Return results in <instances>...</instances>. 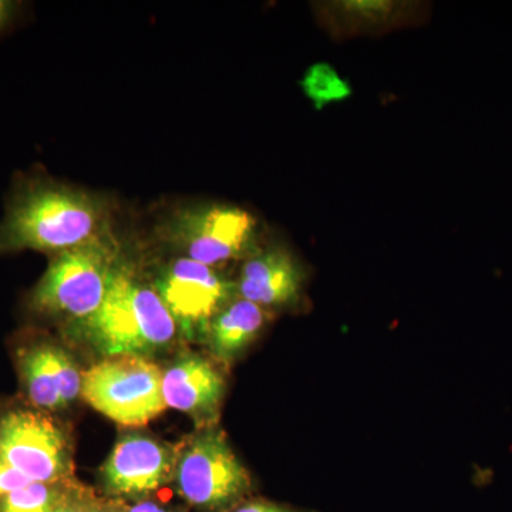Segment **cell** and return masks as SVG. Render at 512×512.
Listing matches in <instances>:
<instances>
[{"label":"cell","mask_w":512,"mask_h":512,"mask_svg":"<svg viewBox=\"0 0 512 512\" xmlns=\"http://www.w3.org/2000/svg\"><path fill=\"white\" fill-rule=\"evenodd\" d=\"M107 217L104 201L90 192L43 175L19 178L0 221V255L69 251L109 232Z\"/></svg>","instance_id":"obj_1"},{"label":"cell","mask_w":512,"mask_h":512,"mask_svg":"<svg viewBox=\"0 0 512 512\" xmlns=\"http://www.w3.org/2000/svg\"><path fill=\"white\" fill-rule=\"evenodd\" d=\"M72 328L104 359H150L170 348L180 336L173 316L151 282L144 281L121 259L99 311L83 322L73 323Z\"/></svg>","instance_id":"obj_2"},{"label":"cell","mask_w":512,"mask_h":512,"mask_svg":"<svg viewBox=\"0 0 512 512\" xmlns=\"http://www.w3.org/2000/svg\"><path fill=\"white\" fill-rule=\"evenodd\" d=\"M120 259L119 245L109 232L60 252L30 293V309L67 319L70 325L89 319L106 298Z\"/></svg>","instance_id":"obj_3"},{"label":"cell","mask_w":512,"mask_h":512,"mask_svg":"<svg viewBox=\"0 0 512 512\" xmlns=\"http://www.w3.org/2000/svg\"><path fill=\"white\" fill-rule=\"evenodd\" d=\"M174 484L202 512H231L252 491L251 473L217 426L200 429L178 446Z\"/></svg>","instance_id":"obj_4"},{"label":"cell","mask_w":512,"mask_h":512,"mask_svg":"<svg viewBox=\"0 0 512 512\" xmlns=\"http://www.w3.org/2000/svg\"><path fill=\"white\" fill-rule=\"evenodd\" d=\"M82 397L121 426L143 427L167 409L163 370L148 357H106L83 373Z\"/></svg>","instance_id":"obj_5"},{"label":"cell","mask_w":512,"mask_h":512,"mask_svg":"<svg viewBox=\"0 0 512 512\" xmlns=\"http://www.w3.org/2000/svg\"><path fill=\"white\" fill-rule=\"evenodd\" d=\"M256 234L258 222L251 212L224 204L184 208L164 227L175 251L214 269L254 254Z\"/></svg>","instance_id":"obj_6"},{"label":"cell","mask_w":512,"mask_h":512,"mask_svg":"<svg viewBox=\"0 0 512 512\" xmlns=\"http://www.w3.org/2000/svg\"><path fill=\"white\" fill-rule=\"evenodd\" d=\"M151 285L173 316L181 338L195 343L205 342L212 319L238 296L235 281L184 256L161 266Z\"/></svg>","instance_id":"obj_7"},{"label":"cell","mask_w":512,"mask_h":512,"mask_svg":"<svg viewBox=\"0 0 512 512\" xmlns=\"http://www.w3.org/2000/svg\"><path fill=\"white\" fill-rule=\"evenodd\" d=\"M0 458L32 483L73 481L69 436L45 413L15 410L2 417Z\"/></svg>","instance_id":"obj_8"},{"label":"cell","mask_w":512,"mask_h":512,"mask_svg":"<svg viewBox=\"0 0 512 512\" xmlns=\"http://www.w3.org/2000/svg\"><path fill=\"white\" fill-rule=\"evenodd\" d=\"M178 446H168L146 434H127L101 467V483L116 498L143 501L174 481Z\"/></svg>","instance_id":"obj_9"},{"label":"cell","mask_w":512,"mask_h":512,"mask_svg":"<svg viewBox=\"0 0 512 512\" xmlns=\"http://www.w3.org/2000/svg\"><path fill=\"white\" fill-rule=\"evenodd\" d=\"M225 392L224 375L197 353H185L163 370L165 404L188 414L198 429L217 426Z\"/></svg>","instance_id":"obj_10"},{"label":"cell","mask_w":512,"mask_h":512,"mask_svg":"<svg viewBox=\"0 0 512 512\" xmlns=\"http://www.w3.org/2000/svg\"><path fill=\"white\" fill-rule=\"evenodd\" d=\"M306 274L296 256L285 247L256 249L242 264L235 284L239 298L261 308H289L301 301Z\"/></svg>","instance_id":"obj_11"},{"label":"cell","mask_w":512,"mask_h":512,"mask_svg":"<svg viewBox=\"0 0 512 512\" xmlns=\"http://www.w3.org/2000/svg\"><path fill=\"white\" fill-rule=\"evenodd\" d=\"M20 376L30 402L45 412L66 409L82 396L83 375L72 357L53 343H37L22 353Z\"/></svg>","instance_id":"obj_12"},{"label":"cell","mask_w":512,"mask_h":512,"mask_svg":"<svg viewBox=\"0 0 512 512\" xmlns=\"http://www.w3.org/2000/svg\"><path fill=\"white\" fill-rule=\"evenodd\" d=\"M268 322V311L237 296L212 319L204 345L220 362H235L258 338Z\"/></svg>","instance_id":"obj_13"},{"label":"cell","mask_w":512,"mask_h":512,"mask_svg":"<svg viewBox=\"0 0 512 512\" xmlns=\"http://www.w3.org/2000/svg\"><path fill=\"white\" fill-rule=\"evenodd\" d=\"M80 487L67 483H30L0 498V512H55Z\"/></svg>","instance_id":"obj_14"},{"label":"cell","mask_w":512,"mask_h":512,"mask_svg":"<svg viewBox=\"0 0 512 512\" xmlns=\"http://www.w3.org/2000/svg\"><path fill=\"white\" fill-rule=\"evenodd\" d=\"M301 86L315 109L339 103L352 96V87L328 63H315L306 70Z\"/></svg>","instance_id":"obj_15"},{"label":"cell","mask_w":512,"mask_h":512,"mask_svg":"<svg viewBox=\"0 0 512 512\" xmlns=\"http://www.w3.org/2000/svg\"><path fill=\"white\" fill-rule=\"evenodd\" d=\"M101 505H103V501L100 498L80 485L72 497L60 505L55 512H99Z\"/></svg>","instance_id":"obj_16"},{"label":"cell","mask_w":512,"mask_h":512,"mask_svg":"<svg viewBox=\"0 0 512 512\" xmlns=\"http://www.w3.org/2000/svg\"><path fill=\"white\" fill-rule=\"evenodd\" d=\"M30 483L32 481L28 477L23 476L16 468L0 458V498L6 497V495Z\"/></svg>","instance_id":"obj_17"},{"label":"cell","mask_w":512,"mask_h":512,"mask_svg":"<svg viewBox=\"0 0 512 512\" xmlns=\"http://www.w3.org/2000/svg\"><path fill=\"white\" fill-rule=\"evenodd\" d=\"M231 512H316L306 510V508L292 507V505L274 503V501L264 500V498H252L245 500Z\"/></svg>","instance_id":"obj_18"},{"label":"cell","mask_w":512,"mask_h":512,"mask_svg":"<svg viewBox=\"0 0 512 512\" xmlns=\"http://www.w3.org/2000/svg\"><path fill=\"white\" fill-rule=\"evenodd\" d=\"M16 10H18V3L0 0V32L8 28L9 23L15 18Z\"/></svg>","instance_id":"obj_19"},{"label":"cell","mask_w":512,"mask_h":512,"mask_svg":"<svg viewBox=\"0 0 512 512\" xmlns=\"http://www.w3.org/2000/svg\"><path fill=\"white\" fill-rule=\"evenodd\" d=\"M124 512H167L160 504L153 503V501H138L133 507L124 508Z\"/></svg>","instance_id":"obj_20"},{"label":"cell","mask_w":512,"mask_h":512,"mask_svg":"<svg viewBox=\"0 0 512 512\" xmlns=\"http://www.w3.org/2000/svg\"><path fill=\"white\" fill-rule=\"evenodd\" d=\"M99 512H124V505L119 501H103Z\"/></svg>","instance_id":"obj_21"}]
</instances>
